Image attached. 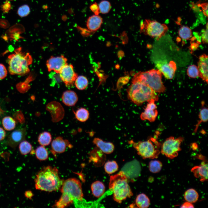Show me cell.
<instances>
[{
    "label": "cell",
    "instance_id": "cell-45",
    "mask_svg": "<svg viewBox=\"0 0 208 208\" xmlns=\"http://www.w3.org/2000/svg\"><path fill=\"white\" fill-rule=\"evenodd\" d=\"M10 0V1H13V0Z\"/></svg>",
    "mask_w": 208,
    "mask_h": 208
},
{
    "label": "cell",
    "instance_id": "cell-17",
    "mask_svg": "<svg viewBox=\"0 0 208 208\" xmlns=\"http://www.w3.org/2000/svg\"><path fill=\"white\" fill-rule=\"evenodd\" d=\"M67 146H72L69 141L64 139L61 136L56 137L52 141L51 147L53 151L56 153H61L64 152Z\"/></svg>",
    "mask_w": 208,
    "mask_h": 208
},
{
    "label": "cell",
    "instance_id": "cell-6",
    "mask_svg": "<svg viewBox=\"0 0 208 208\" xmlns=\"http://www.w3.org/2000/svg\"><path fill=\"white\" fill-rule=\"evenodd\" d=\"M162 74L158 69H152L135 74L132 81H138L146 85L155 92H164L166 88L161 80Z\"/></svg>",
    "mask_w": 208,
    "mask_h": 208
},
{
    "label": "cell",
    "instance_id": "cell-24",
    "mask_svg": "<svg viewBox=\"0 0 208 208\" xmlns=\"http://www.w3.org/2000/svg\"><path fill=\"white\" fill-rule=\"evenodd\" d=\"M73 111L75 118L80 122H85L88 120L89 118V112L85 108L81 107L78 108L75 111Z\"/></svg>",
    "mask_w": 208,
    "mask_h": 208
},
{
    "label": "cell",
    "instance_id": "cell-35",
    "mask_svg": "<svg viewBox=\"0 0 208 208\" xmlns=\"http://www.w3.org/2000/svg\"><path fill=\"white\" fill-rule=\"evenodd\" d=\"M98 5L100 12L103 14L108 13L111 9V4L107 0H102Z\"/></svg>",
    "mask_w": 208,
    "mask_h": 208
},
{
    "label": "cell",
    "instance_id": "cell-31",
    "mask_svg": "<svg viewBox=\"0 0 208 208\" xmlns=\"http://www.w3.org/2000/svg\"><path fill=\"white\" fill-rule=\"evenodd\" d=\"M35 153L37 158L40 160H46L48 157L47 151L42 146L38 147L36 149Z\"/></svg>",
    "mask_w": 208,
    "mask_h": 208
},
{
    "label": "cell",
    "instance_id": "cell-2",
    "mask_svg": "<svg viewBox=\"0 0 208 208\" xmlns=\"http://www.w3.org/2000/svg\"><path fill=\"white\" fill-rule=\"evenodd\" d=\"M61 191V197L54 205L57 207L63 208L69 205L74 200L83 199L81 184L75 178H70L64 181Z\"/></svg>",
    "mask_w": 208,
    "mask_h": 208
},
{
    "label": "cell",
    "instance_id": "cell-34",
    "mask_svg": "<svg viewBox=\"0 0 208 208\" xmlns=\"http://www.w3.org/2000/svg\"><path fill=\"white\" fill-rule=\"evenodd\" d=\"M19 149L21 153L26 155L29 153L32 149L31 144L26 141L21 142L19 145Z\"/></svg>",
    "mask_w": 208,
    "mask_h": 208
},
{
    "label": "cell",
    "instance_id": "cell-36",
    "mask_svg": "<svg viewBox=\"0 0 208 208\" xmlns=\"http://www.w3.org/2000/svg\"><path fill=\"white\" fill-rule=\"evenodd\" d=\"M187 74L191 78H195L199 76V71L197 67L194 65L190 66L187 69Z\"/></svg>",
    "mask_w": 208,
    "mask_h": 208
},
{
    "label": "cell",
    "instance_id": "cell-32",
    "mask_svg": "<svg viewBox=\"0 0 208 208\" xmlns=\"http://www.w3.org/2000/svg\"><path fill=\"white\" fill-rule=\"evenodd\" d=\"M179 34L183 39L188 40L192 36V32L190 28L186 26H183L179 31Z\"/></svg>",
    "mask_w": 208,
    "mask_h": 208
},
{
    "label": "cell",
    "instance_id": "cell-29",
    "mask_svg": "<svg viewBox=\"0 0 208 208\" xmlns=\"http://www.w3.org/2000/svg\"><path fill=\"white\" fill-rule=\"evenodd\" d=\"M2 123L4 128L7 131L13 129L16 126L15 121L10 116L4 117L3 119Z\"/></svg>",
    "mask_w": 208,
    "mask_h": 208
},
{
    "label": "cell",
    "instance_id": "cell-9",
    "mask_svg": "<svg viewBox=\"0 0 208 208\" xmlns=\"http://www.w3.org/2000/svg\"><path fill=\"white\" fill-rule=\"evenodd\" d=\"M183 140V138L181 137L176 138L172 136L168 137L163 143L161 153L169 158H174L181 150V146Z\"/></svg>",
    "mask_w": 208,
    "mask_h": 208
},
{
    "label": "cell",
    "instance_id": "cell-44",
    "mask_svg": "<svg viewBox=\"0 0 208 208\" xmlns=\"http://www.w3.org/2000/svg\"><path fill=\"white\" fill-rule=\"evenodd\" d=\"M25 196L27 198L31 199L33 196V194L31 191L28 190L26 191L25 193Z\"/></svg>",
    "mask_w": 208,
    "mask_h": 208
},
{
    "label": "cell",
    "instance_id": "cell-41",
    "mask_svg": "<svg viewBox=\"0 0 208 208\" xmlns=\"http://www.w3.org/2000/svg\"><path fill=\"white\" fill-rule=\"evenodd\" d=\"M201 6L202 7L204 14L207 16H208V3H202Z\"/></svg>",
    "mask_w": 208,
    "mask_h": 208
},
{
    "label": "cell",
    "instance_id": "cell-11",
    "mask_svg": "<svg viewBox=\"0 0 208 208\" xmlns=\"http://www.w3.org/2000/svg\"><path fill=\"white\" fill-rule=\"evenodd\" d=\"M46 109L51 114V120L54 122H57L61 120L64 116V109L58 102L52 101L46 105Z\"/></svg>",
    "mask_w": 208,
    "mask_h": 208
},
{
    "label": "cell",
    "instance_id": "cell-15",
    "mask_svg": "<svg viewBox=\"0 0 208 208\" xmlns=\"http://www.w3.org/2000/svg\"><path fill=\"white\" fill-rule=\"evenodd\" d=\"M197 67L199 71L198 76L208 83V56L207 55L204 54L199 57Z\"/></svg>",
    "mask_w": 208,
    "mask_h": 208
},
{
    "label": "cell",
    "instance_id": "cell-20",
    "mask_svg": "<svg viewBox=\"0 0 208 208\" xmlns=\"http://www.w3.org/2000/svg\"><path fill=\"white\" fill-rule=\"evenodd\" d=\"M62 99L63 103L68 106L75 105L78 100V97L74 91L67 90L64 91L62 94Z\"/></svg>",
    "mask_w": 208,
    "mask_h": 208
},
{
    "label": "cell",
    "instance_id": "cell-25",
    "mask_svg": "<svg viewBox=\"0 0 208 208\" xmlns=\"http://www.w3.org/2000/svg\"><path fill=\"white\" fill-rule=\"evenodd\" d=\"M136 206L140 208H146L150 204V200L145 194L141 193L138 195L135 200Z\"/></svg>",
    "mask_w": 208,
    "mask_h": 208
},
{
    "label": "cell",
    "instance_id": "cell-4",
    "mask_svg": "<svg viewBox=\"0 0 208 208\" xmlns=\"http://www.w3.org/2000/svg\"><path fill=\"white\" fill-rule=\"evenodd\" d=\"M109 187L113 192L114 200L119 203L133 195L128 183V178L123 171L110 176Z\"/></svg>",
    "mask_w": 208,
    "mask_h": 208
},
{
    "label": "cell",
    "instance_id": "cell-3",
    "mask_svg": "<svg viewBox=\"0 0 208 208\" xmlns=\"http://www.w3.org/2000/svg\"><path fill=\"white\" fill-rule=\"evenodd\" d=\"M8 59V70L10 74L24 76L29 72V66L32 63V58L29 53L23 51L21 47L15 49Z\"/></svg>",
    "mask_w": 208,
    "mask_h": 208
},
{
    "label": "cell",
    "instance_id": "cell-22",
    "mask_svg": "<svg viewBox=\"0 0 208 208\" xmlns=\"http://www.w3.org/2000/svg\"><path fill=\"white\" fill-rule=\"evenodd\" d=\"M206 104L204 101L201 102V108L198 115L199 119L195 125L194 133L197 132L198 127L202 122H206L208 120V108L205 106Z\"/></svg>",
    "mask_w": 208,
    "mask_h": 208
},
{
    "label": "cell",
    "instance_id": "cell-18",
    "mask_svg": "<svg viewBox=\"0 0 208 208\" xmlns=\"http://www.w3.org/2000/svg\"><path fill=\"white\" fill-rule=\"evenodd\" d=\"M208 164L204 161L199 166L193 167L191 171L194 176L197 178H199L201 181H204L208 179Z\"/></svg>",
    "mask_w": 208,
    "mask_h": 208
},
{
    "label": "cell",
    "instance_id": "cell-40",
    "mask_svg": "<svg viewBox=\"0 0 208 208\" xmlns=\"http://www.w3.org/2000/svg\"><path fill=\"white\" fill-rule=\"evenodd\" d=\"M201 40L203 43L207 44L208 43V26L207 24L205 30H204L201 35Z\"/></svg>",
    "mask_w": 208,
    "mask_h": 208
},
{
    "label": "cell",
    "instance_id": "cell-5",
    "mask_svg": "<svg viewBox=\"0 0 208 208\" xmlns=\"http://www.w3.org/2000/svg\"><path fill=\"white\" fill-rule=\"evenodd\" d=\"M127 92L129 99L137 105H140L144 102L152 99L155 101L159 99L156 92L152 88L138 81H132Z\"/></svg>",
    "mask_w": 208,
    "mask_h": 208
},
{
    "label": "cell",
    "instance_id": "cell-12",
    "mask_svg": "<svg viewBox=\"0 0 208 208\" xmlns=\"http://www.w3.org/2000/svg\"><path fill=\"white\" fill-rule=\"evenodd\" d=\"M67 62V59L63 55L57 57L51 56L46 62L48 70L58 74L62 69L68 64Z\"/></svg>",
    "mask_w": 208,
    "mask_h": 208
},
{
    "label": "cell",
    "instance_id": "cell-27",
    "mask_svg": "<svg viewBox=\"0 0 208 208\" xmlns=\"http://www.w3.org/2000/svg\"><path fill=\"white\" fill-rule=\"evenodd\" d=\"M52 136L51 133L47 131L41 133L38 136V141L41 146H47L49 144L51 141Z\"/></svg>",
    "mask_w": 208,
    "mask_h": 208
},
{
    "label": "cell",
    "instance_id": "cell-16",
    "mask_svg": "<svg viewBox=\"0 0 208 208\" xmlns=\"http://www.w3.org/2000/svg\"><path fill=\"white\" fill-rule=\"evenodd\" d=\"M25 130L24 129H18L12 132L9 135L8 143L12 147H15L24 139Z\"/></svg>",
    "mask_w": 208,
    "mask_h": 208
},
{
    "label": "cell",
    "instance_id": "cell-30",
    "mask_svg": "<svg viewBox=\"0 0 208 208\" xmlns=\"http://www.w3.org/2000/svg\"><path fill=\"white\" fill-rule=\"evenodd\" d=\"M104 168L105 172L107 173L111 174L115 173L118 170V166L116 161H108L105 164Z\"/></svg>",
    "mask_w": 208,
    "mask_h": 208
},
{
    "label": "cell",
    "instance_id": "cell-28",
    "mask_svg": "<svg viewBox=\"0 0 208 208\" xmlns=\"http://www.w3.org/2000/svg\"><path fill=\"white\" fill-rule=\"evenodd\" d=\"M74 84L77 89L83 90L85 89L88 86V81L85 76H77L76 79Z\"/></svg>",
    "mask_w": 208,
    "mask_h": 208
},
{
    "label": "cell",
    "instance_id": "cell-19",
    "mask_svg": "<svg viewBox=\"0 0 208 208\" xmlns=\"http://www.w3.org/2000/svg\"><path fill=\"white\" fill-rule=\"evenodd\" d=\"M93 143L103 153L106 154L112 153L115 148L114 145L110 142L104 141L98 138H95Z\"/></svg>",
    "mask_w": 208,
    "mask_h": 208
},
{
    "label": "cell",
    "instance_id": "cell-37",
    "mask_svg": "<svg viewBox=\"0 0 208 208\" xmlns=\"http://www.w3.org/2000/svg\"><path fill=\"white\" fill-rule=\"evenodd\" d=\"M30 11L29 6L27 5H24L20 7L17 10V14L21 17L27 16Z\"/></svg>",
    "mask_w": 208,
    "mask_h": 208
},
{
    "label": "cell",
    "instance_id": "cell-10",
    "mask_svg": "<svg viewBox=\"0 0 208 208\" xmlns=\"http://www.w3.org/2000/svg\"><path fill=\"white\" fill-rule=\"evenodd\" d=\"M59 75L60 79L67 87L73 86L78 76L75 72L73 66L71 64H67L61 70Z\"/></svg>",
    "mask_w": 208,
    "mask_h": 208
},
{
    "label": "cell",
    "instance_id": "cell-26",
    "mask_svg": "<svg viewBox=\"0 0 208 208\" xmlns=\"http://www.w3.org/2000/svg\"><path fill=\"white\" fill-rule=\"evenodd\" d=\"M199 196L198 192L194 189L191 188L186 190L185 193L184 197L185 200L191 203L197 201Z\"/></svg>",
    "mask_w": 208,
    "mask_h": 208
},
{
    "label": "cell",
    "instance_id": "cell-8",
    "mask_svg": "<svg viewBox=\"0 0 208 208\" xmlns=\"http://www.w3.org/2000/svg\"><path fill=\"white\" fill-rule=\"evenodd\" d=\"M168 30V28L165 24L149 19H145L140 25L141 33L154 38L157 40L165 35Z\"/></svg>",
    "mask_w": 208,
    "mask_h": 208
},
{
    "label": "cell",
    "instance_id": "cell-42",
    "mask_svg": "<svg viewBox=\"0 0 208 208\" xmlns=\"http://www.w3.org/2000/svg\"><path fill=\"white\" fill-rule=\"evenodd\" d=\"M181 207L184 208H194V206H193V205L192 204V203H191L187 201L186 202L184 203L181 205Z\"/></svg>",
    "mask_w": 208,
    "mask_h": 208
},
{
    "label": "cell",
    "instance_id": "cell-14",
    "mask_svg": "<svg viewBox=\"0 0 208 208\" xmlns=\"http://www.w3.org/2000/svg\"><path fill=\"white\" fill-rule=\"evenodd\" d=\"M157 68L165 77L168 79H172L177 69L175 63L171 61L169 63L161 62L156 65Z\"/></svg>",
    "mask_w": 208,
    "mask_h": 208
},
{
    "label": "cell",
    "instance_id": "cell-1",
    "mask_svg": "<svg viewBox=\"0 0 208 208\" xmlns=\"http://www.w3.org/2000/svg\"><path fill=\"white\" fill-rule=\"evenodd\" d=\"M36 189L51 192L59 190L63 181L60 179L55 167H45L37 174L35 179Z\"/></svg>",
    "mask_w": 208,
    "mask_h": 208
},
{
    "label": "cell",
    "instance_id": "cell-39",
    "mask_svg": "<svg viewBox=\"0 0 208 208\" xmlns=\"http://www.w3.org/2000/svg\"><path fill=\"white\" fill-rule=\"evenodd\" d=\"M90 9L95 15H99V5L95 2L91 5L90 6Z\"/></svg>",
    "mask_w": 208,
    "mask_h": 208
},
{
    "label": "cell",
    "instance_id": "cell-38",
    "mask_svg": "<svg viewBox=\"0 0 208 208\" xmlns=\"http://www.w3.org/2000/svg\"><path fill=\"white\" fill-rule=\"evenodd\" d=\"M7 74V71L5 66L2 64H0V79L5 78Z\"/></svg>",
    "mask_w": 208,
    "mask_h": 208
},
{
    "label": "cell",
    "instance_id": "cell-7",
    "mask_svg": "<svg viewBox=\"0 0 208 208\" xmlns=\"http://www.w3.org/2000/svg\"><path fill=\"white\" fill-rule=\"evenodd\" d=\"M128 143L132 145L138 154L144 159H156L161 153L159 150L160 144L155 138L151 137L146 141L138 142L131 140Z\"/></svg>",
    "mask_w": 208,
    "mask_h": 208
},
{
    "label": "cell",
    "instance_id": "cell-23",
    "mask_svg": "<svg viewBox=\"0 0 208 208\" xmlns=\"http://www.w3.org/2000/svg\"><path fill=\"white\" fill-rule=\"evenodd\" d=\"M91 187L93 195L97 198L101 196L105 190L104 185L99 181H96L92 183Z\"/></svg>",
    "mask_w": 208,
    "mask_h": 208
},
{
    "label": "cell",
    "instance_id": "cell-21",
    "mask_svg": "<svg viewBox=\"0 0 208 208\" xmlns=\"http://www.w3.org/2000/svg\"><path fill=\"white\" fill-rule=\"evenodd\" d=\"M103 21V18L100 16L93 15L88 18L86 22V26L89 30L95 31L100 28Z\"/></svg>",
    "mask_w": 208,
    "mask_h": 208
},
{
    "label": "cell",
    "instance_id": "cell-33",
    "mask_svg": "<svg viewBox=\"0 0 208 208\" xmlns=\"http://www.w3.org/2000/svg\"><path fill=\"white\" fill-rule=\"evenodd\" d=\"M162 165L161 162L158 160H152L149 164V168L150 172L153 173L159 172L161 170Z\"/></svg>",
    "mask_w": 208,
    "mask_h": 208
},
{
    "label": "cell",
    "instance_id": "cell-43",
    "mask_svg": "<svg viewBox=\"0 0 208 208\" xmlns=\"http://www.w3.org/2000/svg\"><path fill=\"white\" fill-rule=\"evenodd\" d=\"M6 133L5 130L0 127V141L3 139L5 138Z\"/></svg>",
    "mask_w": 208,
    "mask_h": 208
},
{
    "label": "cell",
    "instance_id": "cell-13",
    "mask_svg": "<svg viewBox=\"0 0 208 208\" xmlns=\"http://www.w3.org/2000/svg\"><path fill=\"white\" fill-rule=\"evenodd\" d=\"M155 101V100L152 99L148 102L144 108V111L140 115L142 120H147L151 122H153L155 120L158 112Z\"/></svg>",
    "mask_w": 208,
    "mask_h": 208
}]
</instances>
